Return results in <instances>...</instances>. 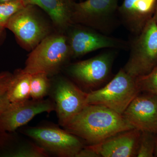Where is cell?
Here are the masks:
<instances>
[{
    "instance_id": "obj_1",
    "label": "cell",
    "mask_w": 157,
    "mask_h": 157,
    "mask_svg": "<svg viewBox=\"0 0 157 157\" xmlns=\"http://www.w3.org/2000/svg\"><path fill=\"white\" fill-rule=\"evenodd\" d=\"M64 129L90 144H97L119 132L134 128L122 115L99 105H87Z\"/></svg>"
},
{
    "instance_id": "obj_2",
    "label": "cell",
    "mask_w": 157,
    "mask_h": 157,
    "mask_svg": "<svg viewBox=\"0 0 157 157\" xmlns=\"http://www.w3.org/2000/svg\"><path fill=\"white\" fill-rule=\"evenodd\" d=\"M30 53L23 69L30 75L55 76L72 58L66 33L54 32L43 39Z\"/></svg>"
},
{
    "instance_id": "obj_3",
    "label": "cell",
    "mask_w": 157,
    "mask_h": 157,
    "mask_svg": "<svg viewBox=\"0 0 157 157\" xmlns=\"http://www.w3.org/2000/svg\"><path fill=\"white\" fill-rule=\"evenodd\" d=\"M38 8L27 5L13 15L6 26L20 46L27 51L33 50L55 31L51 20L46 19Z\"/></svg>"
},
{
    "instance_id": "obj_4",
    "label": "cell",
    "mask_w": 157,
    "mask_h": 157,
    "mask_svg": "<svg viewBox=\"0 0 157 157\" xmlns=\"http://www.w3.org/2000/svg\"><path fill=\"white\" fill-rule=\"evenodd\" d=\"M118 0H85L73 2V24L81 25L109 35L120 22Z\"/></svg>"
},
{
    "instance_id": "obj_5",
    "label": "cell",
    "mask_w": 157,
    "mask_h": 157,
    "mask_svg": "<svg viewBox=\"0 0 157 157\" xmlns=\"http://www.w3.org/2000/svg\"><path fill=\"white\" fill-rule=\"evenodd\" d=\"M140 93L135 77L121 68L104 86L88 93L87 103L89 105L104 106L122 115Z\"/></svg>"
},
{
    "instance_id": "obj_6",
    "label": "cell",
    "mask_w": 157,
    "mask_h": 157,
    "mask_svg": "<svg viewBox=\"0 0 157 157\" xmlns=\"http://www.w3.org/2000/svg\"><path fill=\"white\" fill-rule=\"evenodd\" d=\"M129 42L130 55L123 69L135 78L148 74L157 66V25L154 17Z\"/></svg>"
},
{
    "instance_id": "obj_7",
    "label": "cell",
    "mask_w": 157,
    "mask_h": 157,
    "mask_svg": "<svg viewBox=\"0 0 157 157\" xmlns=\"http://www.w3.org/2000/svg\"><path fill=\"white\" fill-rule=\"evenodd\" d=\"M72 58L101 49L128 50L130 42L105 35L90 28L73 24L66 33Z\"/></svg>"
},
{
    "instance_id": "obj_8",
    "label": "cell",
    "mask_w": 157,
    "mask_h": 157,
    "mask_svg": "<svg viewBox=\"0 0 157 157\" xmlns=\"http://www.w3.org/2000/svg\"><path fill=\"white\" fill-rule=\"evenodd\" d=\"M117 51L108 49L91 58L70 64L67 69L68 74L85 88H98L110 77Z\"/></svg>"
},
{
    "instance_id": "obj_9",
    "label": "cell",
    "mask_w": 157,
    "mask_h": 157,
    "mask_svg": "<svg viewBox=\"0 0 157 157\" xmlns=\"http://www.w3.org/2000/svg\"><path fill=\"white\" fill-rule=\"evenodd\" d=\"M23 132L48 153L58 157H76L85 147L80 138L56 126L29 127Z\"/></svg>"
},
{
    "instance_id": "obj_10",
    "label": "cell",
    "mask_w": 157,
    "mask_h": 157,
    "mask_svg": "<svg viewBox=\"0 0 157 157\" xmlns=\"http://www.w3.org/2000/svg\"><path fill=\"white\" fill-rule=\"evenodd\" d=\"M52 91L59 123L63 128L88 105V93L65 77L57 78Z\"/></svg>"
},
{
    "instance_id": "obj_11",
    "label": "cell",
    "mask_w": 157,
    "mask_h": 157,
    "mask_svg": "<svg viewBox=\"0 0 157 157\" xmlns=\"http://www.w3.org/2000/svg\"><path fill=\"white\" fill-rule=\"evenodd\" d=\"M55 110L54 102L48 99L10 103L0 114V132H15L38 114Z\"/></svg>"
},
{
    "instance_id": "obj_12",
    "label": "cell",
    "mask_w": 157,
    "mask_h": 157,
    "mask_svg": "<svg viewBox=\"0 0 157 157\" xmlns=\"http://www.w3.org/2000/svg\"><path fill=\"white\" fill-rule=\"evenodd\" d=\"M140 93L130 103L122 116L134 128L157 135V97Z\"/></svg>"
},
{
    "instance_id": "obj_13",
    "label": "cell",
    "mask_w": 157,
    "mask_h": 157,
    "mask_svg": "<svg viewBox=\"0 0 157 157\" xmlns=\"http://www.w3.org/2000/svg\"><path fill=\"white\" fill-rule=\"evenodd\" d=\"M157 4V0H123L118 8L120 22L137 36L153 17Z\"/></svg>"
},
{
    "instance_id": "obj_14",
    "label": "cell",
    "mask_w": 157,
    "mask_h": 157,
    "mask_svg": "<svg viewBox=\"0 0 157 157\" xmlns=\"http://www.w3.org/2000/svg\"><path fill=\"white\" fill-rule=\"evenodd\" d=\"M141 133L135 128L127 130L89 146L102 157H137Z\"/></svg>"
},
{
    "instance_id": "obj_15",
    "label": "cell",
    "mask_w": 157,
    "mask_h": 157,
    "mask_svg": "<svg viewBox=\"0 0 157 157\" xmlns=\"http://www.w3.org/2000/svg\"><path fill=\"white\" fill-rule=\"evenodd\" d=\"M37 144L23 140L15 132H0V157H46Z\"/></svg>"
},
{
    "instance_id": "obj_16",
    "label": "cell",
    "mask_w": 157,
    "mask_h": 157,
    "mask_svg": "<svg viewBox=\"0 0 157 157\" xmlns=\"http://www.w3.org/2000/svg\"><path fill=\"white\" fill-rule=\"evenodd\" d=\"M27 5L37 6L49 17L56 32L66 33L72 21L74 0H24Z\"/></svg>"
},
{
    "instance_id": "obj_17",
    "label": "cell",
    "mask_w": 157,
    "mask_h": 157,
    "mask_svg": "<svg viewBox=\"0 0 157 157\" xmlns=\"http://www.w3.org/2000/svg\"><path fill=\"white\" fill-rule=\"evenodd\" d=\"M31 77L32 75L21 69L12 73L6 92L10 103L25 101L30 98Z\"/></svg>"
},
{
    "instance_id": "obj_18",
    "label": "cell",
    "mask_w": 157,
    "mask_h": 157,
    "mask_svg": "<svg viewBox=\"0 0 157 157\" xmlns=\"http://www.w3.org/2000/svg\"><path fill=\"white\" fill-rule=\"evenodd\" d=\"M31 75V98L35 100L43 99L48 94L51 88V82L49 76L42 73Z\"/></svg>"
},
{
    "instance_id": "obj_19",
    "label": "cell",
    "mask_w": 157,
    "mask_h": 157,
    "mask_svg": "<svg viewBox=\"0 0 157 157\" xmlns=\"http://www.w3.org/2000/svg\"><path fill=\"white\" fill-rule=\"evenodd\" d=\"M26 6L24 0L0 2V28L6 29L11 17Z\"/></svg>"
},
{
    "instance_id": "obj_20",
    "label": "cell",
    "mask_w": 157,
    "mask_h": 157,
    "mask_svg": "<svg viewBox=\"0 0 157 157\" xmlns=\"http://www.w3.org/2000/svg\"><path fill=\"white\" fill-rule=\"evenodd\" d=\"M135 81L140 93H148L157 97V66L148 74L136 77Z\"/></svg>"
},
{
    "instance_id": "obj_21",
    "label": "cell",
    "mask_w": 157,
    "mask_h": 157,
    "mask_svg": "<svg viewBox=\"0 0 157 157\" xmlns=\"http://www.w3.org/2000/svg\"><path fill=\"white\" fill-rule=\"evenodd\" d=\"M156 135L150 132H141L137 157L155 156Z\"/></svg>"
},
{
    "instance_id": "obj_22",
    "label": "cell",
    "mask_w": 157,
    "mask_h": 157,
    "mask_svg": "<svg viewBox=\"0 0 157 157\" xmlns=\"http://www.w3.org/2000/svg\"><path fill=\"white\" fill-rule=\"evenodd\" d=\"M12 73L9 71L0 73V94L6 93Z\"/></svg>"
},
{
    "instance_id": "obj_23",
    "label": "cell",
    "mask_w": 157,
    "mask_h": 157,
    "mask_svg": "<svg viewBox=\"0 0 157 157\" xmlns=\"http://www.w3.org/2000/svg\"><path fill=\"white\" fill-rule=\"evenodd\" d=\"M76 157H101L100 155L94 150L91 148L89 146L84 147L82 149Z\"/></svg>"
},
{
    "instance_id": "obj_24",
    "label": "cell",
    "mask_w": 157,
    "mask_h": 157,
    "mask_svg": "<svg viewBox=\"0 0 157 157\" xmlns=\"http://www.w3.org/2000/svg\"><path fill=\"white\" fill-rule=\"evenodd\" d=\"M10 103L7 93L0 94V114L6 109Z\"/></svg>"
},
{
    "instance_id": "obj_25",
    "label": "cell",
    "mask_w": 157,
    "mask_h": 157,
    "mask_svg": "<svg viewBox=\"0 0 157 157\" xmlns=\"http://www.w3.org/2000/svg\"><path fill=\"white\" fill-rule=\"evenodd\" d=\"M6 29L0 28V47L4 44L6 41L7 37Z\"/></svg>"
},
{
    "instance_id": "obj_26",
    "label": "cell",
    "mask_w": 157,
    "mask_h": 157,
    "mask_svg": "<svg viewBox=\"0 0 157 157\" xmlns=\"http://www.w3.org/2000/svg\"><path fill=\"white\" fill-rule=\"evenodd\" d=\"M155 156L157 157V135L155 136Z\"/></svg>"
},
{
    "instance_id": "obj_27",
    "label": "cell",
    "mask_w": 157,
    "mask_h": 157,
    "mask_svg": "<svg viewBox=\"0 0 157 157\" xmlns=\"http://www.w3.org/2000/svg\"><path fill=\"white\" fill-rule=\"evenodd\" d=\"M154 18L155 21L157 25V4L156 8L155 11L154 15L153 16Z\"/></svg>"
},
{
    "instance_id": "obj_28",
    "label": "cell",
    "mask_w": 157,
    "mask_h": 157,
    "mask_svg": "<svg viewBox=\"0 0 157 157\" xmlns=\"http://www.w3.org/2000/svg\"><path fill=\"white\" fill-rule=\"evenodd\" d=\"M14 1V0H0V2H9V1Z\"/></svg>"
}]
</instances>
